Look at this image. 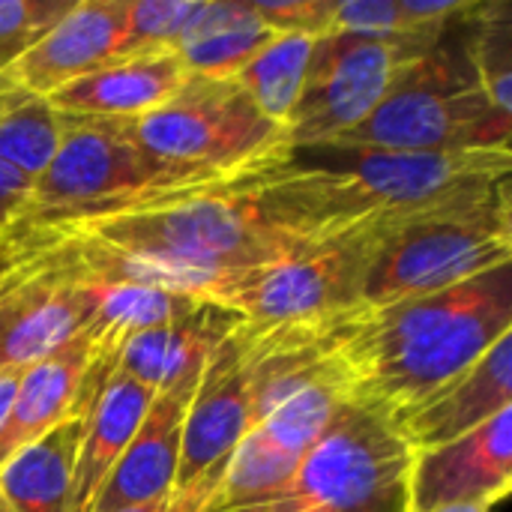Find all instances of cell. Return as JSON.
<instances>
[{"label":"cell","mask_w":512,"mask_h":512,"mask_svg":"<svg viewBox=\"0 0 512 512\" xmlns=\"http://www.w3.org/2000/svg\"><path fill=\"white\" fill-rule=\"evenodd\" d=\"M336 3L339 0H255V9L276 33L321 39L333 30Z\"/></svg>","instance_id":"30"},{"label":"cell","mask_w":512,"mask_h":512,"mask_svg":"<svg viewBox=\"0 0 512 512\" xmlns=\"http://www.w3.org/2000/svg\"><path fill=\"white\" fill-rule=\"evenodd\" d=\"M291 333L330 360L345 402L390 420L512 333V264L429 297L354 309L324 327Z\"/></svg>","instance_id":"1"},{"label":"cell","mask_w":512,"mask_h":512,"mask_svg":"<svg viewBox=\"0 0 512 512\" xmlns=\"http://www.w3.org/2000/svg\"><path fill=\"white\" fill-rule=\"evenodd\" d=\"M0 512H15L9 504H6V498H3V495H0Z\"/></svg>","instance_id":"35"},{"label":"cell","mask_w":512,"mask_h":512,"mask_svg":"<svg viewBox=\"0 0 512 512\" xmlns=\"http://www.w3.org/2000/svg\"><path fill=\"white\" fill-rule=\"evenodd\" d=\"M0 246H3V243H0Z\"/></svg>","instance_id":"36"},{"label":"cell","mask_w":512,"mask_h":512,"mask_svg":"<svg viewBox=\"0 0 512 512\" xmlns=\"http://www.w3.org/2000/svg\"><path fill=\"white\" fill-rule=\"evenodd\" d=\"M512 114L492 105L468 69L462 45H441L408 63L390 96L339 141L402 153L510 150Z\"/></svg>","instance_id":"5"},{"label":"cell","mask_w":512,"mask_h":512,"mask_svg":"<svg viewBox=\"0 0 512 512\" xmlns=\"http://www.w3.org/2000/svg\"><path fill=\"white\" fill-rule=\"evenodd\" d=\"M171 501H153V504H141V507H126V510H114V512H168Z\"/></svg>","instance_id":"33"},{"label":"cell","mask_w":512,"mask_h":512,"mask_svg":"<svg viewBox=\"0 0 512 512\" xmlns=\"http://www.w3.org/2000/svg\"><path fill=\"white\" fill-rule=\"evenodd\" d=\"M411 468L414 453L381 414L342 402L297 471L234 512H411Z\"/></svg>","instance_id":"8"},{"label":"cell","mask_w":512,"mask_h":512,"mask_svg":"<svg viewBox=\"0 0 512 512\" xmlns=\"http://www.w3.org/2000/svg\"><path fill=\"white\" fill-rule=\"evenodd\" d=\"M402 222L378 219L294 249L255 270L231 309L255 330H315L360 309L372 267Z\"/></svg>","instance_id":"9"},{"label":"cell","mask_w":512,"mask_h":512,"mask_svg":"<svg viewBox=\"0 0 512 512\" xmlns=\"http://www.w3.org/2000/svg\"><path fill=\"white\" fill-rule=\"evenodd\" d=\"M177 189L186 186L159 180L144 159L132 120L63 114L60 144L48 165L33 177L12 237L21 231L129 213Z\"/></svg>","instance_id":"7"},{"label":"cell","mask_w":512,"mask_h":512,"mask_svg":"<svg viewBox=\"0 0 512 512\" xmlns=\"http://www.w3.org/2000/svg\"><path fill=\"white\" fill-rule=\"evenodd\" d=\"M417 57L423 51L357 33L330 30L315 39L303 93L288 117V144L318 147L339 141L390 96Z\"/></svg>","instance_id":"10"},{"label":"cell","mask_w":512,"mask_h":512,"mask_svg":"<svg viewBox=\"0 0 512 512\" xmlns=\"http://www.w3.org/2000/svg\"><path fill=\"white\" fill-rule=\"evenodd\" d=\"M462 54L480 90L504 114H512V12L510 3H483L459 21Z\"/></svg>","instance_id":"26"},{"label":"cell","mask_w":512,"mask_h":512,"mask_svg":"<svg viewBox=\"0 0 512 512\" xmlns=\"http://www.w3.org/2000/svg\"><path fill=\"white\" fill-rule=\"evenodd\" d=\"M30 183L33 180L27 174L0 162V243H6L18 225V216L30 195Z\"/></svg>","instance_id":"31"},{"label":"cell","mask_w":512,"mask_h":512,"mask_svg":"<svg viewBox=\"0 0 512 512\" xmlns=\"http://www.w3.org/2000/svg\"><path fill=\"white\" fill-rule=\"evenodd\" d=\"M93 357L90 330L78 333L48 357L27 366L18 378L9 423L0 435V465L24 444L36 441L57 423L75 414L78 390Z\"/></svg>","instance_id":"20"},{"label":"cell","mask_w":512,"mask_h":512,"mask_svg":"<svg viewBox=\"0 0 512 512\" xmlns=\"http://www.w3.org/2000/svg\"><path fill=\"white\" fill-rule=\"evenodd\" d=\"M510 150L402 153L372 147H288L252 180L264 219L306 246L378 219H411L510 180Z\"/></svg>","instance_id":"2"},{"label":"cell","mask_w":512,"mask_h":512,"mask_svg":"<svg viewBox=\"0 0 512 512\" xmlns=\"http://www.w3.org/2000/svg\"><path fill=\"white\" fill-rule=\"evenodd\" d=\"M78 279L90 297L87 330H90L96 345H108V348H117L123 339H129L141 330L171 324V321L195 312L204 303V300H192L183 294H171V291L147 288V285H132V282H105V279H90L84 273H78Z\"/></svg>","instance_id":"23"},{"label":"cell","mask_w":512,"mask_h":512,"mask_svg":"<svg viewBox=\"0 0 512 512\" xmlns=\"http://www.w3.org/2000/svg\"><path fill=\"white\" fill-rule=\"evenodd\" d=\"M512 408V333L501 336L456 378L402 408L387 423L417 456L480 429Z\"/></svg>","instance_id":"14"},{"label":"cell","mask_w":512,"mask_h":512,"mask_svg":"<svg viewBox=\"0 0 512 512\" xmlns=\"http://www.w3.org/2000/svg\"><path fill=\"white\" fill-rule=\"evenodd\" d=\"M198 378L201 375L186 378L183 384L153 396L141 426L135 429L129 447L102 483L90 512H114L153 501H171L180 462L183 420L195 396Z\"/></svg>","instance_id":"16"},{"label":"cell","mask_w":512,"mask_h":512,"mask_svg":"<svg viewBox=\"0 0 512 512\" xmlns=\"http://www.w3.org/2000/svg\"><path fill=\"white\" fill-rule=\"evenodd\" d=\"M258 171L237 180L186 186L129 213L57 228L81 231L111 246L186 267L255 273L300 249V243L276 231L258 210L252 192Z\"/></svg>","instance_id":"3"},{"label":"cell","mask_w":512,"mask_h":512,"mask_svg":"<svg viewBox=\"0 0 512 512\" xmlns=\"http://www.w3.org/2000/svg\"><path fill=\"white\" fill-rule=\"evenodd\" d=\"M126 0H75L69 12L0 72L36 96H51L75 78L120 57Z\"/></svg>","instance_id":"15"},{"label":"cell","mask_w":512,"mask_h":512,"mask_svg":"<svg viewBox=\"0 0 512 512\" xmlns=\"http://www.w3.org/2000/svg\"><path fill=\"white\" fill-rule=\"evenodd\" d=\"M201 0H126L120 57L174 51Z\"/></svg>","instance_id":"27"},{"label":"cell","mask_w":512,"mask_h":512,"mask_svg":"<svg viewBox=\"0 0 512 512\" xmlns=\"http://www.w3.org/2000/svg\"><path fill=\"white\" fill-rule=\"evenodd\" d=\"M435 512H489V510H483V507H444V510H435Z\"/></svg>","instance_id":"34"},{"label":"cell","mask_w":512,"mask_h":512,"mask_svg":"<svg viewBox=\"0 0 512 512\" xmlns=\"http://www.w3.org/2000/svg\"><path fill=\"white\" fill-rule=\"evenodd\" d=\"M501 264H512L510 180L402 222L372 267L360 309L429 297Z\"/></svg>","instance_id":"6"},{"label":"cell","mask_w":512,"mask_h":512,"mask_svg":"<svg viewBox=\"0 0 512 512\" xmlns=\"http://www.w3.org/2000/svg\"><path fill=\"white\" fill-rule=\"evenodd\" d=\"M237 327L210 354L207 366L201 369L195 396L186 408L180 462L168 512L207 510L237 444L252 426L249 348Z\"/></svg>","instance_id":"11"},{"label":"cell","mask_w":512,"mask_h":512,"mask_svg":"<svg viewBox=\"0 0 512 512\" xmlns=\"http://www.w3.org/2000/svg\"><path fill=\"white\" fill-rule=\"evenodd\" d=\"M132 132L171 186L237 180L291 147L288 129L264 117L234 78L192 72L159 108L132 120Z\"/></svg>","instance_id":"4"},{"label":"cell","mask_w":512,"mask_h":512,"mask_svg":"<svg viewBox=\"0 0 512 512\" xmlns=\"http://www.w3.org/2000/svg\"><path fill=\"white\" fill-rule=\"evenodd\" d=\"M84 414H72L0 465V495L15 512H69Z\"/></svg>","instance_id":"22"},{"label":"cell","mask_w":512,"mask_h":512,"mask_svg":"<svg viewBox=\"0 0 512 512\" xmlns=\"http://www.w3.org/2000/svg\"><path fill=\"white\" fill-rule=\"evenodd\" d=\"M512 486V408L450 444L423 450L411 468V512L492 510Z\"/></svg>","instance_id":"13"},{"label":"cell","mask_w":512,"mask_h":512,"mask_svg":"<svg viewBox=\"0 0 512 512\" xmlns=\"http://www.w3.org/2000/svg\"><path fill=\"white\" fill-rule=\"evenodd\" d=\"M75 0H0V69L45 36Z\"/></svg>","instance_id":"29"},{"label":"cell","mask_w":512,"mask_h":512,"mask_svg":"<svg viewBox=\"0 0 512 512\" xmlns=\"http://www.w3.org/2000/svg\"><path fill=\"white\" fill-rule=\"evenodd\" d=\"M312 48H315L312 36L279 33L234 75V81L255 102V108L264 117H270L273 123H282L285 129H288V117L303 93Z\"/></svg>","instance_id":"25"},{"label":"cell","mask_w":512,"mask_h":512,"mask_svg":"<svg viewBox=\"0 0 512 512\" xmlns=\"http://www.w3.org/2000/svg\"><path fill=\"white\" fill-rule=\"evenodd\" d=\"M240 321L243 318L225 306L201 303L195 312L171 324L123 339L114 351V366L159 396L186 378L201 375L210 354L234 333Z\"/></svg>","instance_id":"17"},{"label":"cell","mask_w":512,"mask_h":512,"mask_svg":"<svg viewBox=\"0 0 512 512\" xmlns=\"http://www.w3.org/2000/svg\"><path fill=\"white\" fill-rule=\"evenodd\" d=\"M153 396H156L153 390H147L144 384L111 366L96 396L84 408V435L75 462V477H72L69 512L93 510L102 483L108 480L111 468L129 447Z\"/></svg>","instance_id":"19"},{"label":"cell","mask_w":512,"mask_h":512,"mask_svg":"<svg viewBox=\"0 0 512 512\" xmlns=\"http://www.w3.org/2000/svg\"><path fill=\"white\" fill-rule=\"evenodd\" d=\"M276 36L279 33L258 15L255 3L201 0L174 54L192 75L234 78Z\"/></svg>","instance_id":"21"},{"label":"cell","mask_w":512,"mask_h":512,"mask_svg":"<svg viewBox=\"0 0 512 512\" xmlns=\"http://www.w3.org/2000/svg\"><path fill=\"white\" fill-rule=\"evenodd\" d=\"M342 402V381L327 360L321 375L303 384L243 435L204 512H234L276 492L297 471Z\"/></svg>","instance_id":"12"},{"label":"cell","mask_w":512,"mask_h":512,"mask_svg":"<svg viewBox=\"0 0 512 512\" xmlns=\"http://www.w3.org/2000/svg\"><path fill=\"white\" fill-rule=\"evenodd\" d=\"M336 33H357L387 42H402L414 51L429 54L441 42H429L417 27L408 21L402 0H339L333 15Z\"/></svg>","instance_id":"28"},{"label":"cell","mask_w":512,"mask_h":512,"mask_svg":"<svg viewBox=\"0 0 512 512\" xmlns=\"http://www.w3.org/2000/svg\"><path fill=\"white\" fill-rule=\"evenodd\" d=\"M18 378L21 372H0V435L9 423V414H12V402H15V390H18Z\"/></svg>","instance_id":"32"},{"label":"cell","mask_w":512,"mask_h":512,"mask_svg":"<svg viewBox=\"0 0 512 512\" xmlns=\"http://www.w3.org/2000/svg\"><path fill=\"white\" fill-rule=\"evenodd\" d=\"M186 75L189 72L174 51L129 54L75 78L48 99L69 117L138 120L141 114L159 108L186 81Z\"/></svg>","instance_id":"18"},{"label":"cell","mask_w":512,"mask_h":512,"mask_svg":"<svg viewBox=\"0 0 512 512\" xmlns=\"http://www.w3.org/2000/svg\"><path fill=\"white\" fill-rule=\"evenodd\" d=\"M63 135V114L0 72V162L30 180L48 165Z\"/></svg>","instance_id":"24"}]
</instances>
